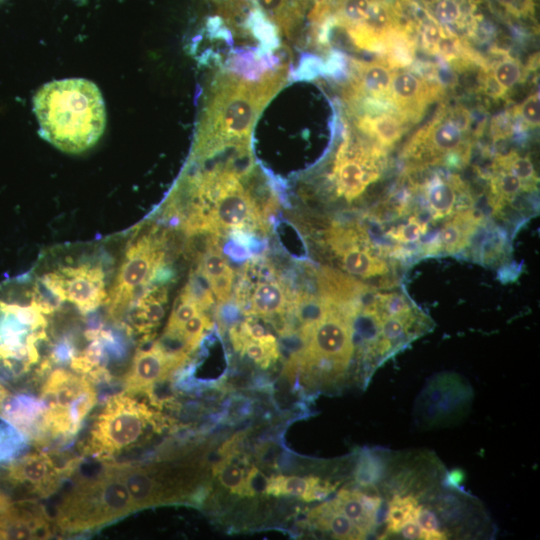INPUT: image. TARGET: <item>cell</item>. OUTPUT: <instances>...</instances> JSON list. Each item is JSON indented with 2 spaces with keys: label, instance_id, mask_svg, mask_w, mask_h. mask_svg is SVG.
Segmentation results:
<instances>
[{
  "label": "cell",
  "instance_id": "obj_1",
  "mask_svg": "<svg viewBox=\"0 0 540 540\" xmlns=\"http://www.w3.org/2000/svg\"><path fill=\"white\" fill-rule=\"evenodd\" d=\"M287 76L286 65H277L258 77L232 68L219 73L205 107L198 148L250 142L260 114L286 84Z\"/></svg>",
  "mask_w": 540,
  "mask_h": 540
},
{
  "label": "cell",
  "instance_id": "obj_2",
  "mask_svg": "<svg viewBox=\"0 0 540 540\" xmlns=\"http://www.w3.org/2000/svg\"><path fill=\"white\" fill-rule=\"evenodd\" d=\"M33 104L41 136L63 152H83L104 132L103 97L98 87L87 79L49 82L37 91Z\"/></svg>",
  "mask_w": 540,
  "mask_h": 540
},
{
  "label": "cell",
  "instance_id": "obj_3",
  "mask_svg": "<svg viewBox=\"0 0 540 540\" xmlns=\"http://www.w3.org/2000/svg\"><path fill=\"white\" fill-rule=\"evenodd\" d=\"M54 304L36 280L0 285V368L21 375L38 362Z\"/></svg>",
  "mask_w": 540,
  "mask_h": 540
},
{
  "label": "cell",
  "instance_id": "obj_4",
  "mask_svg": "<svg viewBox=\"0 0 540 540\" xmlns=\"http://www.w3.org/2000/svg\"><path fill=\"white\" fill-rule=\"evenodd\" d=\"M135 510L117 463H106L96 474L75 481L54 519L61 531L76 533L99 528Z\"/></svg>",
  "mask_w": 540,
  "mask_h": 540
},
{
  "label": "cell",
  "instance_id": "obj_5",
  "mask_svg": "<svg viewBox=\"0 0 540 540\" xmlns=\"http://www.w3.org/2000/svg\"><path fill=\"white\" fill-rule=\"evenodd\" d=\"M155 414L126 392L110 396L93 421L84 452L108 459L139 445L155 426Z\"/></svg>",
  "mask_w": 540,
  "mask_h": 540
},
{
  "label": "cell",
  "instance_id": "obj_6",
  "mask_svg": "<svg viewBox=\"0 0 540 540\" xmlns=\"http://www.w3.org/2000/svg\"><path fill=\"white\" fill-rule=\"evenodd\" d=\"M97 401L91 382L72 372L57 369L44 384L39 430L52 437L77 433Z\"/></svg>",
  "mask_w": 540,
  "mask_h": 540
},
{
  "label": "cell",
  "instance_id": "obj_7",
  "mask_svg": "<svg viewBox=\"0 0 540 540\" xmlns=\"http://www.w3.org/2000/svg\"><path fill=\"white\" fill-rule=\"evenodd\" d=\"M164 260L161 241L152 233L133 239L124 252L106 300L108 314L120 319L132 306L137 292L146 286Z\"/></svg>",
  "mask_w": 540,
  "mask_h": 540
},
{
  "label": "cell",
  "instance_id": "obj_8",
  "mask_svg": "<svg viewBox=\"0 0 540 540\" xmlns=\"http://www.w3.org/2000/svg\"><path fill=\"white\" fill-rule=\"evenodd\" d=\"M36 281L54 301L68 302L83 313L98 308L108 297L105 271L96 262L62 264Z\"/></svg>",
  "mask_w": 540,
  "mask_h": 540
},
{
  "label": "cell",
  "instance_id": "obj_9",
  "mask_svg": "<svg viewBox=\"0 0 540 540\" xmlns=\"http://www.w3.org/2000/svg\"><path fill=\"white\" fill-rule=\"evenodd\" d=\"M471 122V115L464 108L441 113L414 136L407 152L432 164L447 158L453 159L455 164L456 160L465 162L469 158L470 148L464 141L463 133L469 129Z\"/></svg>",
  "mask_w": 540,
  "mask_h": 540
},
{
  "label": "cell",
  "instance_id": "obj_10",
  "mask_svg": "<svg viewBox=\"0 0 540 540\" xmlns=\"http://www.w3.org/2000/svg\"><path fill=\"white\" fill-rule=\"evenodd\" d=\"M384 154L369 148L350 135L342 142L335 159L333 178L337 193L347 201L360 196L381 174Z\"/></svg>",
  "mask_w": 540,
  "mask_h": 540
},
{
  "label": "cell",
  "instance_id": "obj_11",
  "mask_svg": "<svg viewBox=\"0 0 540 540\" xmlns=\"http://www.w3.org/2000/svg\"><path fill=\"white\" fill-rule=\"evenodd\" d=\"M329 306L328 313L305 337L301 358L307 364L324 359L343 367L352 356L353 331L349 318L334 306Z\"/></svg>",
  "mask_w": 540,
  "mask_h": 540
},
{
  "label": "cell",
  "instance_id": "obj_12",
  "mask_svg": "<svg viewBox=\"0 0 540 540\" xmlns=\"http://www.w3.org/2000/svg\"><path fill=\"white\" fill-rule=\"evenodd\" d=\"M328 243L348 273L368 278L388 272V265L373 253L366 232L359 226L334 223L328 231Z\"/></svg>",
  "mask_w": 540,
  "mask_h": 540
},
{
  "label": "cell",
  "instance_id": "obj_13",
  "mask_svg": "<svg viewBox=\"0 0 540 540\" xmlns=\"http://www.w3.org/2000/svg\"><path fill=\"white\" fill-rule=\"evenodd\" d=\"M77 463L73 459L60 467L47 453H30L12 461L6 468V477L14 486L47 497L56 491L61 480L75 471Z\"/></svg>",
  "mask_w": 540,
  "mask_h": 540
},
{
  "label": "cell",
  "instance_id": "obj_14",
  "mask_svg": "<svg viewBox=\"0 0 540 540\" xmlns=\"http://www.w3.org/2000/svg\"><path fill=\"white\" fill-rule=\"evenodd\" d=\"M177 367L179 365L163 352L157 342L138 349L125 375L124 390L128 394L148 392Z\"/></svg>",
  "mask_w": 540,
  "mask_h": 540
},
{
  "label": "cell",
  "instance_id": "obj_15",
  "mask_svg": "<svg viewBox=\"0 0 540 540\" xmlns=\"http://www.w3.org/2000/svg\"><path fill=\"white\" fill-rule=\"evenodd\" d=\"M253 265L259 278L254 282V286H240L237 294V298L246 308V313L265 317L282 313L288 305L286 287L272 274L265 277L259 261H255Z\"/></svg>",
  "mask_w": 540,
  "mask_h": 540
},
{
  "label": "cell",
  "instance_id": "obj_16",
  "mask_svg": "<svg viewBox=\"0 0 540 540\" xmlns=\"http://www.w3.org/2000/svg\"><path fill=\"white\" fill-rule=\"evenodd\" d=\"M117 466L136 510L171 500L152 466L124 463Z\"/></svg>",
  "mask_w": 540,
  "mask_h": 540
},
{
  "label": "cell",
  "instance_id": "obj_17",
  "mask_svg": "<svg viewBox=\"0 0 540 540\" xmlns=\"http://www.w3.org/2000/svg\"><path fill=\"white\" fill-rule=\"evenodd\" d=\"M434 92V89L410 71L393 74L390 98L403 120L419 116Z\"/></svg>",
  "mask_w": 540,
  "mask_h": 540
},
{
  "label": "cell",
  "instance_id": "obj_18",
  "mask_svg": "<svg viewBox=\"0 0 540 540\" xmlns=\"http://www.w3.org/2000/svg\"><path fill=\"white\" fill-rule=\"evenodd\" d=\"M353 72L349 90L352 101L362 97L391 99L392 68L381 62L353 61Z\"/></svg>",
  "mask_w": 540,
  "mask_h": 540
},
{
  "label": "cell",
  "instance_id": "obj_19",
  "mask_svg": "<svg viewBox=\"0 0 540 540\" xmlns=\"http://www.w3.org/2000/svg\"><path fill=\"white\" fill-rule=\"evenodd\" d=\"M481 216L473 210H462L450 218L431 244L430 252L455 254L463 250L479 226Z\"/></svg>",
  "mask_w": 540,
  "mask_h": 540
},
{
  "label": "cell",
  "instance_id": "obj_20",
  "mask_svg": "<svg viewBox=\"0 0 540 540\" xmlns=\"http://www.w3.org/2000/svg\"><path fill=\"white\" fill-rule=\"evenodd\" d=\"M167 303V290L163 286L146 289L133 302L128 329L132 333L148 336L162 320Z\"/></svg>",
  "mask_w": 540,
  "mask_h": 540
},
{
  "label": "cell",
  "instance_id": "obj_21",
  "mask_svg": "<svg viewBox=\"0 0 540 540\" xmlns=\"http://www.w3.org/2000/svg\"><path fill=\"white\" fill-rule=\"evenodd\" d=\"M198 270L219 302H225L230 298L233 270L218 247L210 245Z\"/></svg>",
  "mask_w": 540,
  "mask_h": 540
},
{
  "label": "cell",
  "instance_id": "obj_22",
  "mask_svg": "<svg viewBox=\"0 0 540 540\" xmlns=\"http://www.w3.org/2000/svg\"><path fill=\"white\" fill-rule=\"evenodd\" d=\"M331 505L352 520L366 535L375 522V514L380 505L377 498L358 492L341 490Z\"/></svg>",
  "mask_w": 540,
  "mask_h": 540
},
{
  "label": "cell",
  "instance_id": "obj_23",
  "mask_svg": "<svg viewBox=\"0 0 540 540\" xmlns=\"http://www.w3.org/2000/svg\"><path fill=\"white\" fill-rule=\"evenodd\" d=\"M462 181L455 176L449 179L435 175L425 186V198L434 219L450 215L457 202V191L462 190Z\"/></svg>",
  "mask_w": 540,
  "mask_h": 540
},
{
  "label": "cell",
  "instance_id": "obj_24",
  "mask_svg": "<svg viewBox=\"0 0 540 540\" xmlns=\"http://www.w3.org/2000/svg\"><path fill=\"white\" fill-rule=\"evenodd\" d=\"M322 490L316 477L279 475L268 480L265 492L273 496H296L311 501L320 498Z\"/></svg>",
  "mask_w": 540,
  "mask_h": 540
},
{
  "label": "cell",
  "instance_id": "obj_25",
  "mask_svg": "<svg viewBox=\"0 0 540 540\" xmlns=\"http://www.w3.org/2000/svg\"><path fill=\"white\" fill-rule=\"evenodd\" d=\"M403 119L390 113L364 115L358 118L360 131L375 138L382 146H391L403 133Z\"/></svg>",
  "mask_w": 540,
  "mask_h": 540
},
{
  "label": "cell",
  "instance_id": "obj_26",
  "mask_svg": "<svg viewBox=\"0 0 540 540\" xmlns=\"http://www.w3.org/2000/svg\"><path fill=\"white\" fill-rule=\"evenodd\" d=\"M313 515L320 527L330 531L336 538L359 539L365 536L352 520L335 509L331 503L316 508Z\"/></svg>",
  "mask_w": 540,
  "mask_h": 540
},
{
  "label": "cell",
  "instance_id": "obj_27",
  "mask_svg": "<svg viewBox=\"0 0 540 540\" xmlns=\"http://www.w3.org/2000/svg\"><path fill=\"white\" fill-rule=\"evenodd\" d=\"M495 169L496 173L491 179L490 203L497 211L511 202L522 190H526L517 176L504 169Z\"/></svg>",
  "mask_w": 540,
  "mask_h": 540
},
{
  "label": "cell",
  "instance_id": "obj_28",
  "mask_svg": "<svg viewBox=\"0 0 540 540\" xmlns=\"http://www.w3.org/2000/svg\"><path fill=\"white\" fill-rule=\"evenodd\" d=\"M495 168L507 170L517 176L522 181L526 191L535 188L538 181L530 158L519 156L516 152L498 156L495 159Z\"/></svg>",
  "mask_w": 540,
  "mask_h": 540
},
{
  "label": "cell",
  "instance_id": "obj_29",
  "mask_svg": "<svg viewBox=\"0 0 540 540\" xmlns=\"http://www.w3.org/2000/svg\"><path fill=\"white\" fill-rule=\"evenodd\" d=\"M201 312H203L202 306L192 296L189 290L184 287L174 303L164 332L176 331L186 321Z\"/></svg>",
  "mask_w": 540,
  "mask_h": 540
},
{
  "label": "cell",
  "instance_id": "obj_30",
  "mask_svg": "<svg viewBox=\"0 0 540 540\" xmlns=\"http://www.w3.org/2000/svg\"><path fill=\"white\" fill-rule=\"evenodd\" d=\"M374 0H336L335 23L341 28H350L361 23Z\"/></svg>",
  "mask_w": 540,
  "mask_h": 540
},
{
  "label": "cell",
  "instance_id": "obj_31",
  "mask_svg": "<svg viewBox=\"0 0 540 540\" xmlns=\"http://www.w3.org/2000/svg\"><path fill=\"white\" fill-rule=\"evenodd\" d=\"M417 507V500L413 496H394L387 511V530L399 532L408 520L416 517Z\"/></svg>",
  "mask_w": 540,
  "mask_h": 540
},
{
  "label": "cell",
  "instance_id": "obj_32",
  "mask_svg": "<svg viewBox=\"0 0 540 540\" xmlns=\"http://www.w3.org/2000/svg\"><path fill=\"white\" fill-rule=\"evenodd\" d=\"M213 471L223 487L242 496L246 476L242 467L227 458L214 466Z\"/></svg>",
  "mask_w": 540,
  "mask_h": 540
},
{
  "label": "cell",
  "instance_id": "obj_33",
  "mask_svg": "<svg viewBox=\"0 0 540 540\" xmlns=\"http://www.w3.org/2000/svg\"><path fill=\"white\" fill-rule=\"evenodd\" d=\"M491 76L505 93L520 81L522 77V68L517 60L507 57L497 61L493 65Z\"/></svg>",
  "mask_w": 540,
  "mask_h": 540
},
{
  "label": "cell",
  "instance_id": "obj_34",
  "mask_svg": "<svg viewBox=\"0 0 540 540\" xmlns=\"http://www.w3.org/2000/svg\"><path fill=\"white\" fill-rule=\"evenodd\" d=\"M427 232V223L419 217L412 216L408 222L391 228L387 236L392 240L408 244L418 241Z\"/></svg>",
  "mask_w": 540,
  "mask_h": 540
},
{
  "label": "cell",
  "instance_id": "obj_35",
  "mask_svg": "<svg viewBox=\"0 0 540 540\" xmlns=\"http://www.w3.org/2000/svg\"><path fill=\"white\" fill-rule=\"evenodd\" d=\"M432 17L440 25H452L462 20L463 11L457 0H435Z\"/></svg>",
  "mask_w": 540,
  "mask_h": 540
},
{
  "label": "cell",
  "instance_id": "obj_36",
  "mask_svg": "<svg viewBox=\"0 0 540 540\" xmlns=\"http://www.w3.org/2000/svg\"><path fill=\"white\" fill-rule=\"evenodd\" d=\"M416 520L421 528V539H446V534L440 530L439 520L428 508L418 505Z\"/></svg>",
  "mask_w": 540,
  "mask_h": 540
},
{
  "label": "cell",
  "instance_id": "obj_37",
  "mask_svg": "<svg viewBox=\"0 0 540 540\" xmlns=\"http://www.w3.org/2000/svg\"><path fill=\"white\" fill-rule=\"evenodd\" d=\"M418 30L421 34L423 48L431 54H438V46L442 37L443 26L431 16L419 24Z\"/></svg>",
  "mask_w": 540,
  "mask_h": 540
},
{
  "label": "cell",
  "instance_id": "obj_38",
  "mask_svg": "<svg viewBox=\"0 0 540 540\" xmlns=\"http://www.w3.org/2000/svg\"><path fill=\"white\" fill-rule=\"evenodd\" d=\"M516 114L522 122L529 127L539 126L540 100L539 93H535L526 98L516 109Z\"/></svg>",
  "mask_w": 540,
  "mask_h": 540
},
{
  "label": "cell",
  "instance_id": "obj_39",
  "mask_svg": "<svg viewBox=\"0 0 540 540\" xmlns=\"http://www.w3.org/2000/svg\"><path fill=\"white\" fill-rule=\"evenodd\" d=\"M268 480L256 467H252L245 476L242 496H254L256 493L265 492Z\"/></svg>",
  "mask_w": 540,
  "mask_h": 540
},
{
  "label": "cell",
  "instance_id": "obj_40",
  "mask_svg": "<svg viewBox=\"0 0 540 540\" xmlns=\"http://www.w3.org/2000/svg\"><path fill=\"white\" fill-rule=\"evenodd\" d=\"M401 535L405 539H421V528L416 517L408 520L400 529Z\"/></svg>",
  "mask_w": 540,
  "mask_h": 540
},
{
  "label": "cell",
  "instance_id": "obj_41",
  "mask_svg": "<svg viewBox=\"0 0 540 540\" xmlns=\"http://www.w3.org/2000/svg\"><path fill=\"white\" fill-rule=\"evenodd\" d=\"M500 5L505 7L508 11L519 14L525 10L528 6V0H496Z\"/></svg>",
  "mask_w": 540,
  "mask_h": 540
},
{
  "label": "cell",
  "instance_id": "obj_42",
  "mask_svg": "<svg viewBox=\"0 0 540 540\" xmlns=\"http://www.w3.org/2000/svg\"><path fill=\"white\" fill-rule=\"evenodd\" d=\"M9 397H10L9 391L0 382V414H1V411L3 409L5 402L8 400Z\"/></svg>",
  "mask_w": 540,
  "mask_h": 540
}]
</instances>
